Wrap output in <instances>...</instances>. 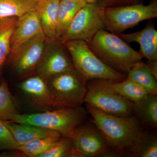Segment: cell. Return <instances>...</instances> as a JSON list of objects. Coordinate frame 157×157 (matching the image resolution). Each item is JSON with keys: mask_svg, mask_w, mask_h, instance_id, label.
<instances>
[{"mask_svg": "<svg viewBox=\"0 0 157 157\" xmlns=\"http://www.w3.org/2000/svg\"><path fill=\"white\" fill-rule=\"evenodd\" d=\"M73 67L67 48L60 40L48 42L36 73L45 80Z\"/></svg>", "mask_w": 157, "mask_h": 157, "instance_id": "obj_11", "label": "cell"}, {"mask_svg": "<svg viewBox=\"0 0 157 157\" xmlns=\"http://www.w3.org/2000/svg\"><path fill=\"white\" fill-rule=\"evenodd\" d=\"M16 102L5 78L0 82V121H9V117L17 113Z\"/></svg>", "mask_w": 157, "mask_h": 157, "instance_id": "obj_24", "label": "cell"}, {"mask_svg": "<svg viewBox=\"0 0 157 157\" xmlns=\"http://www.w3.org/2000/svg\"><path fill=\"white\" fill-rule=\"evenodd\" d=\"M145 0H99L105 8L130 6L144 3Z\"/></svg>", "mask_w": 157, "mask_h": 157, "instance_id": "obj_28", "label": "cell"}, {"mask_svg": "<svg viewBox=\"0 0 157 157\" xmlns=\"http://www.w3.org/2000/svg\"><path fill=\"white\" fill-rule=\"evenodd\" d=\"M151 74L157 79V61H148L145 63Z\"/></svg>", "mask_w": 157, "mask_h": 157, "instance_id": "obj_29", "label": "cell"}, {"mask_svg": "<svg viewBox=\"0 0 157 157\" xmlns=\"http://www.w3.org/2000/svg\"><path fill=\"white\" fill-rule=\"evenodd\" d=\"M119 36L127 43H138L139 52L144 58L148 61H157V31L153 23H148L141 30L130 33H122Z\"/></svg>", "mask_w": 157, "mask_h": 157, "instance_id": "obj_14", "label": "cell"}, {"mask_svg": "<svg viewBox=\"0 0 157 157\" xmlns=\"http://www.w3.org/2000/svg\"><path fill=\"white\" fill-rule=\"evenodd\" d=\"M87 83L84 102L99 111L120 117L132 115L135 104L116 94L105 84L104 79H94Z\"/></svg>", "mask_w": 157, "mask_h": 157, "instance_id": "obj_7", "label": "cell"}, {"mask_svg": "<svg viewBox=\"0 0 157 157\" xmlns=\"http://www.w3.org/2000/svg\"><path fill=\"white\" fill-rule=\"evenodd\" d=\"M87 3L85 0H60L57 22V36L59 39L75 15Z\"/></svg>", "mask_w": 157, "mask_h": 157, "instance_id": "obj_18", "label": "cell"}, {"mask_svg": "<svg viewBox=\"0 0 157 157\" xmlns=\"http://www.w3.org/2000/svg\"><path fill=\"white\" fill-rule=\"evenodd\" d=\"M42 32L41 22L36 11H31L18 17L11 34L9 56L33 37Z\"/></svg>", "mask_w": 157, "mask_h": 157, "instance_id": "obj_13", "label": "cell"}, {"mask_svg": "<svg viewBox=\"0 0 157 157\" xmlns=\"http://www.w3.org/2000/svg\"><path fill=\"white\" fill-rule=\"evenodd\" d=\"M104 81L113 91L135 104L142 102L149 95L142 86L127 77L121 81Z\"/></svg>", "mask_w": 157, "mask_h": 157, "instance_id": "obj_17", "label": "cell"}, {"mask_svg": "<svg viewBox=\"0 0 157 157\" xmlns=\"http://www.w3.org/2000/svg\"><path fill=\"white\" fill-rule=\"evenodd\" d=\"M62 43L70 54L73 67L86 81L104 79L119 82L127 78L125 74L113 69L99 59L86 42L73 40Z\"/></svg>", "mask_w": 157, "mask_h": 157, "instance_id": "obj_4", "label": "cell"}, {"mask_svg": "<svg viewBox=\"0 0 157 157\" xmlns=\"http://www.w3.org/2000/svg\"><path fill=\"white\" fill-rule=\"evenodd\" d=\"M93 123L101 134L111 151L119 154L129 152L144 132L140 121L133 115L120 117L99 111L86 104Z\"/></svg>", "mask_w": 157, "mask_h": 157, "instance_id": "obj_1", "label": "cell"}, {"mask_svg": "<svg viewBox=\"0 0 157 157\" xmlns=\"http://www.w3.org/2000/svg\"><path fill=\"white\" fill-rule=\"evenodd\" d=\"M105 8L99 0L87 3L77 12L59 40L62 42L73 40L89 42L99 31L105 29Z\"/></svg>", "mask_w": 157, "mask_h": 157, "instance_id": "obj_8", "label": "cell"}, {"mask_svg": "<svg viewBox=\"0 0 157 157\" xmlns=\"http://www.w3.org/2000/svg\"><path fill=\"white\" fill-rule=\"evenodd\" d=\"M18 89L27 101L42 111L59 108L46 80L38 75L23 79Z\"/></svg>", "mask_w": 157, "mask_h": 157, "instance_id": "obj_12", "label": "cell"}, {"mask_svg": "<svg viewBox=\"0 0 157 157\" xmlns=\"http://www.w3.org/2000/svg\"><path fill=\"white\" fill-rule=\"evenodd\" d=\"M48 42L42 32L9 56L7 60L14 67L17 78L24 79L36 73Z\"/></svg>", "mask_w": 157, "mask_h": 157, "instance_id": "obj_9", "label": "cell"}, {"mask_svg": "<svg viewBox=\"0 0 157 157\" xmlns=\"http://www.w3.org/2000/svg\"><path fill=\"white\" fill-rule=\"evenodd\" d=\"M146 125L156 128L157 125V95L149 94L143 101L135 104V111Z\"/></svg>", "mask_w": 157, "mask_h": 157, "instance_id": "obj_22", "label": "cell"}, {"mask_svg": "<svg viewBox=\"0 0 157 157\" xmlns=\"http://www.w3.org/2000/svg\"><path fill=\"white\" fill-rule=\"evenodd\" d=\"M62 137L50 136L39 138L19 145L17 150L26 156L39 157L56 144Z\"/></svg>", "mask_w": 157, "mask_h": 157, "instance_id": "obj_23", "label": "cell"}, {"mask_svg": "<svg viewBox=\"0 0 157 157\" xmlns=\"http://www.w3.org/2000/svg\"><path fill=\"white\" fill-rule=\"evenodd\" d=\"M72 149L71 138L63 137L56 144L40 155L39 157H70Z\"/></svg>", "mask_w": 157, "mask_h": 157, "instance_id": "obj_26", "label": "cell"}, {"mask_svg": "<svg viewBox=\"0 0 157 157\" xmlns=\"http://www.w3.org/2000/svg\"><path fill=\"white\" fill-rule=\"evenodd\" d=\"M71 139L72 149L70 157H96L111 151L101 132L93 123L81 125Z\"/></svg>", "mask_w": 157, "mask_h": 157, "instance_id": "obj_10", "label": "cell"}, {"mask_svg": "<svg viewBox=\"0 0 157 157\" xmlns=\"http://www.w3.org/2000/svg\"><path fill=\"white\" fill-rule=\"evenodd\" d=\"M86 43L102 61L125 74L134 64L144 58L140 52L133 49L119 36L105 29L99 31Z\"/></svg>", "mask_w": 157, "mask_h": 157, "instance_id": "obj_2", "label": "cell"}, {"mask_svg": "<svg viewBox=\"0 0 157 157\" xmlns=\"http://www.w3.org/2000/svg\"><path fill=\"white\" fill-rule=\"evenodd\" d=\"M157 17V0L142 4L108 7L104 9L105 29L119 35L147 20Z\"/></svg>", "mask_w": 157, "mask_h": 157, "instance_id": "obj_5", "label": "cell"}, {"mask_svg": "<svg viewBox=\"0 0 157 157\" xmlns=\"http://www.w3.org/2000/svg\"><path fill=\"white\" fill-rule=\"evenodd\" d=\"M17 19L15 17L0 18V78L3 66L10 54L11 34Z\"/></svg>", "mask_w": 157, "mask_h": 157, "instance_id": "obj_21", "label": "cell"}, {"mask_svg": "<svg viewBox=\"0 0 157 157\" xmlns=\"http://www.w3.org/2000/svg\"><path fill=\"white\" fill-rule=\"evenodd\" d=\"M127 77L144 88L149 94L157 95V79L140 61L133 65L127 74Z\"/></svg>", "mask_w": 157, "mask_h": 157, "instance_id": "obj_19", "label": "cell"}, {"mask_svg": "<svg viewBox=\"0 0 157 157\" xmlns=\"http://www.w3.org/2000/svg\"><path fill=\"white\" fill-rule=\"evenodd\" d=\"M19 145L4 121H0V151L17 150Z\"/></svg>", "mask_w": 157, "mask_h": 157, "instance_id": "obj_27", "label": "cell"}, {"mask_svg": "<svg viewBox=\"0 0 157 157\" xmlns=\"http://www.w3.org/2000/svg\"><path fill=\"white\" fill-rule=\"evenodd\" d=\"M87 3H93L98 2L99 0H85Z\"/></svg>", "mask_w": 157, "mask_h": 157, "instance_id": "obj_30", "label": "cell"}, {"mask_svg": "<svg viewBox=\"0 0 157 157\" xmlns=\"http://www.w3.org/2000/svg\"><path fill=\"white\" fill-rule=\"evenodd\" d=\"M87 113L81 106L63 107L31 114L15 113L8 121L52 130L58 132L63 137L71 138Z\"/></svg>", "mask_w": 157, "mask_h": 157, "instance_id": "obj_3", "label": "cell"}, {"mask_svg": "<svg viewBox=\"0 0 157 157\" xmlns=\"http://www.w3.org/2000/svg\"><path fill=\"white\" fill-rule=\"evenodd\" d=\"M39 0H0V18L19 17L36 11Z\"/></svg>", "mask_w": 157, "mask_h": 157, "instance_id": "obj_20", "label": "cell"}, {"mask_svg": "<svg viewBox=\"0 0 157 157\" xmlns=\"http://www.w3.org/2000/svg\"><path fill=\"white\" fill-rule=\"evenodd\" d=\"M15 141L19 145L42 137L57 136L63 137L58 132L40 127L17 123L11 121H4Z\"/></svg>", "mask_w": 157, "mask_h": 157, "instance_id": "obj_16", "label": "cell"}, {"mask_svg": "<svg viewBox=\"0 0 157 157\" xmlns=\"http://www.w3.org/2000/svg\"><path fill=\"white\" fill-rule=\"evenodd\" d=\"M60 0H39L36 12L42 32L48 42L58 40L57 22Z\"/></svg>", "mask_w": 157, "mask_h": 157, "instance_id": "obj_15", "label": "cell"}, {"mask_svg": "<svg viewBox=\"0 0 157 157\" xmlns=\"http://www.w3.org/2000/svg\"><path fill=\"white\" fill-rule=\"evenodd\" d=\"M129 153L133 156L157 157L156 138L148 136L144 133L140 140L130 150Z\"/></svg>", "mask_w": 157, "mask_h": 157, "instance_id": "obj_25", "label": "cell"}, {"mask_svg": "<svg viewBox=\"0 0 157 157\" xmlns=\"http://www.w3.org/2000/svg\"><path fill=\"white\" fill-rule=\"evenodd\" d=\"M59 108L81 106L84 102L87 82L74 67L46 79Z\"/></svg>", "mask_w": 157, "mask_h": 157, "instance_id": "obj_6", "label": "cell"}]
</instances>
